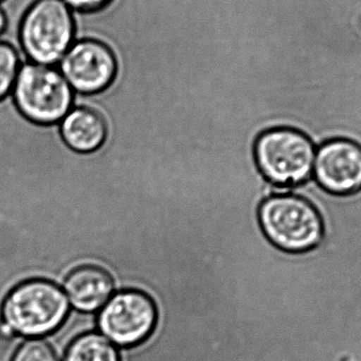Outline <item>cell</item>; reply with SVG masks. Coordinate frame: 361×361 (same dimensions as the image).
<instances>
[{
	"instance_id": "1",
	"label": "cell",
	"mask_w": 361,
	"mask_h": 361,
	"mask_svg": "<svg viewBox=\"0 0 361 361\" xmlns=\"http://www.w3.org/2000/svg\"><path fill=\"white\" fill-rule=\"evenodd\" d=\"M258 219L269 243L286 254L313 252L326 237L318 208L295 191H274L267 195L259 206Z\"/></svg>"
},
{
	"instance_id": "2",
	"label": "cell",
	"mask_w": 361,
	"mask_h": 361,
	"mask_svg": "<svg viewBox=\"0 0 361 361\" xmlns=\"http://www.w3.org/2000/svg\"><path fill=\"white\" fill-rule=\"evenodd\" d=\"M317 144L296 127H271L257 137L254 160L275 191H293L313 180Z\"/></svg>"
},
{
	"instance_id": "3",
	"label": "cell",
	"mask_w": 361,
	"mask_h": 361,
	"mask_svg": "<svg viewBox=\"0 0 361 361\" xmlns=\"http://www.w3.org/2000/svg\"><path fill=\"white\" fill-rule=\"evenodd\" d=\"M70 303L63 288L51 280L35 278L8 292L1 318L16 336L40 338L56 332L67 320Z\"/></svg>"
},
{
	"instance_id": "4",
	"label": "cell",
	"mask_w": 361,
	"mask_h": 361,
	"mask_svg": "<svg viewBox=\"0 0 361 361\" xmlns=\"http://www.w3.org/2000/svg\"><path fill=\"white\" fill-rule=\"evenodd\" d=\"M74 31L73 16L63 0H35L19 23L18 46L27 61L53 66L72 46Z\"/></svg>"
},
{
	"instance_id": "5",
	"label": "cell",
	"mask_w": 361,
	"mask_h": 361,
	"mask_svg": "<svg viewBox=\"0 0 361 361\" xmlns=\"http://www.w3.org/2000/svg\"><path fill=\"white\" fill-rule=\"evenodd\" d=\"M23 118L42 126L59 124L74 106V91L52 66L25 61L12 91Z\"/></svg>"
},
{
	"instance_id": "6",
	"label": "cell",
	"mask_w": 361,
	"mask_h": 361,
	"mask_svg": "<svg viewBox=\"0 0 361 361\" xmlns=\"http://www.w3.org/2000/svg\"><path fill=\"white\" fill-rule=\"evenodd\" d=\"M154 299L143 290H116L97 312V330L118 349H131L145 343L158 324Z\"/></svg>"
},
{
	"instance_id": "7",
	"label": "cell",
	"mask_w": 361,
	"mask_h": 361,
	"mask_svg": "<svg viewBox=\"0 0 361 361\" xmlns=\"http://www.w3.org/2000/svg\"><path fill=\"white\" fill-rule=\"evenodd\" d=\"M313 180L334 197L361 192V144L345 137H329L317 143Z\"/></svg>"
},
{
	"instance_id": "8",
	"label": "cell",
	"mask_w": 361,
	"mask_h": 361,
	"mask_svg": "<svg viewBox=\"0 0 361 361\" xmlns=\"http://www.w3.org/2000/svg\"><path fill=\"white\" fill-rule=\"evenodd\" d=\"M59 72L80 95L103 92L114 84L118 63L112 51L97 40H80L59 61Z\"/></svg>"
},
{
	"instance_id": "9",
	"label": "cell",
	"mask_w": 361,
	"mask_h": 361,
	"mask_svg": "<svg viewBox=\"0 0 361 361\" xmlns=\"http://www.w3.org/2000/svg\"><path fill=\"white\" fill-rule=\"evenodd\" d=\"M61 286L70 307L82 314L97 313L116 292L111 275L94 264L80 265L72 269Z\"/></svg>"
},
{
	"instance_id": "10",
	"label": "cell",
	"mask_w": 361,
	"mask_h": 361,
	"mask_svg": "<svg viewBox=\"0 0 361 361\" xmlns=\"http://www.w3.org/2000/svg\"><path fill=\"white\" fill-rule=\"evenodd\" d=\"M66 145L78 154L97 152L107 139V123L94 108L74 105L59 124Z\"/></svg>"
},
{
	"instance_id": "11",
	"label": "cell",
	"mask_w": 361,
	"mask_h": 361,
	"mask_svg": "<svg viewBox=\"0 0 361 361\" xmlns=\"http://www.w3.org/2000/svg\"><path fill=\"white\" fill-rule=\"evenodd\" d=\"M61 361H122V354L101 333L87 332L68 345Z\"/></svg>"
},
{
	"instance_id": "12",
	"label": "cell",
	"mask_w": 361,
	"mask_h": 361,
	"mask_svg": "<svg viewBox=\"0 0 361 361\" xmlns=\"http://www.w3.org/2000/svg\"><path fill=\"white\" fill-rule=\"evenodd\" d=\"M23 59L18 44L0 39V102L11 95Z\"/></svg>"
},
{
	"instance_id": "13",
	"label": "cell",
	"mask_w": 361,
	"mask_h": 361,
	"mask_svg": "<svg viewBox=\"0 0 361 361\" xmlns=\"http://www.w3.org/2000/svg\"><path fill=\"white\" fill-rule=\"evenodd\" d=\"M11 361H61L49 341L31 338L23 341Z\"/></svg>"
},
{
	"instance_id": "14",
	"label": "cell",
	"mask_w": 361,
	"mask_h": 361,
	"mask_svg": "<svg viewBox=\"0 0 361 361\" xmlns=\"http://www.w3.org/2000/svg\"><path fill=\"white\" fill-rule=\"evenodd\" d=\"M69 8L82 12H90L105 6L110 0H63Z\"/></svg>"
},
{
	"instance_id": "15",
	"label": "cell",
	"mask_w": 361,
	"mask_h": 361,
	"mask_svg": "<svg viewBox=\"0 0 361 361\" xmlns=\"http://www.w3.org/2000/svg\"><path fill=\"white\" fill-rule=\"evenodd\" d=\"M8 18L6 14V8L2 4H0V39L6 35L8 30Z\"/></svg>"
},
{
	"instance_id": "16",
	"label": "cell",
	"mask_w": 361,
	"mask_h": 361,
	"mask_svg": "<svg viewBox=\"0 0 361 361\" xmlns=\"http://www.w3.org/2000/svg\"><path fill=\"white\" fill-rule=\"evenodd\" d=\"M4 1H6V0H0V4H4Z\"/></svg>"
}]
</instances>
